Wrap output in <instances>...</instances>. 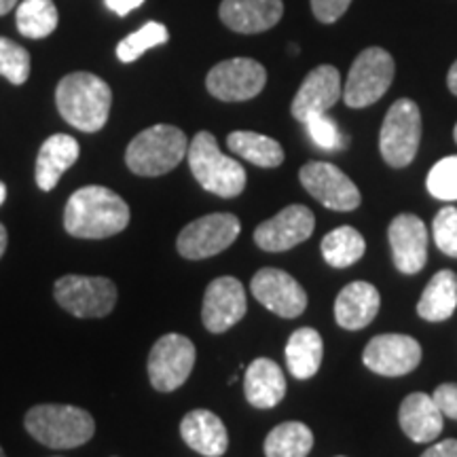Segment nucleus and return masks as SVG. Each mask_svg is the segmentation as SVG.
Instances as JSON below:
<instances>
[{
    "label": "nucleus",
    "mask_w": 457,
    "mask_h": 457,
    "mask_svg": "<svg viewBox=\"0 0 457 457\" xmlns=\"http://www.w3.org/2000/svg\"><path fill=\"white\" fill-rule=\"evenodd\" d=\"M129 225V205L111 188L89 185L74 191L64 208V227L72 237L104 239Z\"/></svg>",
    "instance_id": "nucleus-1"
},
{
    "label": "nucleus",
    "mask_w": 457,
    "mask_h": 457,
    "mask_svg": "<svg viewBox=\"0 0 457 457\" xmlns=\"http://www.w3.org/2000/svg\"><path fill=\"white\" fill-rule=\"evenodd\" d=\"M55 104L62 119L72 128L100 131L108 121L112 104V91L104 79L91 72H72L62 79L55 89Z\"/></svg>",
    "instance_id": "nucleus-2"
},
{
    "label": "nucleus",
    "mask_w": 457,
    "mask_h": 457,
    "mask_svg": "<svg viewBox=\"0 0 457 457\" xmlns=\"http://www.w3.org/2000/svg\"><path fill=\"white\" fill-rule=\"evenodd\" d=\"M26 430L49 449H77L96 434V421L72 404H37L26 413Z\"/></svg>",
    "instance_id": "nucleus-3"
},
{
    "label": "nucleus",
    "mask_w": 457,
    "mask_h": 457,
    "mask_svg": "<svg viewBox=\"0 0 457 457\" xmlns=\"http://www.w3.org/2000/svg\"><path fill=\"white\" fill-rule=\"evenodd\" d=\"M188 142L185 131L174 125H153L140 131L125 151V163L138 176L155 179L168 174L187 157Z\"/></svg>",
    "instance_id": "nucleus-4"
},
{
    "label": "nucleus",
    "mask_w": 457,
    "mask_h": 457,
    "mask_svg": "<svg viewBox=\"0 0 457 457\" xmlns=\"http://www.w3.org/2000/svg\"><path fill=\"white\" fill-rule=\"evenodd\" d=\"M188 168L205 191L231 199L245 188V170L233 157L220 153L219 142L210 131H199L187 151Z\"/></svg>",
    "instance_id": "nucleus-5"
},
{
    "label": "nucleus",
    "mask_w": 457,
    "mask_h": 457,
    "mask_svg": "<svg viewBox=\"0 0 457 457\" xmlns=\"http://www.w3.org/2000/svg\"><path fill=\"white\" fill-rule=\"evenodd\" d=\"M421 112L413 100L400 98L387 111L379 131L381 157L392 168H407L420 151Z\"/></svg>",
    "instance_id": "nucleus-6"
},
{
    "label": "nucleus",
    "mask_w": 457,
    "mask_h": 457,
    "mask_svg": "<svg viewBox=\"0 0 457 457\" xmlns=\"http://www.w3.org/2000/svg\"><path fill=\"white\" fill-rule=\"evenodd\" d=\"M394 81V57L381 47L360 54L343 85V102L350 108H367L384 98Z\"/></svg>",
    "instance_id": "nucleus-7"
},
{
    "label": "nucleus",
    "mask_w": 457,
    "mask_h": 457,
    "mask_svg": "<svg viewBox=\"0 0 457 457\" xmlns=\"http://www.w3.org/2000/svg\"><path fill=\"white\" fill-rule=\"evenodd\" d=\"M54 296L74 318H104L117 305V286L108 278L62 276L54 284Z\"/></svg>",
    "instance_id": "nucleus-8"
},
{
    "label": "nucleus",
    "mask_w": 457,
    "mask_h": 457,
    "mask_svg": "<svg viewBox=\"0 0 457 457\" xmlns=\"http://www.w3.org/2000/svg\"><path fill=\"white\" fill-rule=\"evenodd\" d=\"M195 345L188 337L170 333L157 339L148 353V379L157 392H174L187 384L195 367Z\"/></svg>",
    "instance_id": "nucleus-9"
},
{
    "label": "nucleus",
    "mask_w": 457,
    "mask_h": 457,
    "mask_svg": "<svg viewBox=\"0 0 457 457\" xmlns=\"http://www.w3.org/2000/svg\"><path fill=\"white\" fill-rule=\"evenodd\" d=\"M239 231H242V222L236 214H208L182 228L176 248H179V254L188 261L210 259L236 242Z\"/></svg>",
    "instance_id": "nucleus-10"
},
{
    "label": "nucleus",
    "mask_w": 457,
    "mask_h": 457,
    "mask_svg": "<svg viewBox=\"0 0 457 457\" xmlns=\"http://www.w3.org/2000/svg\"><path fill=\"white\" fill-rule=\"evenodd\" d=\"M267 83V71L250 57H233L216 64L205 77V87L220 102H245L261 94Z\"/></svg>",
    "instance_id": "nucleus-11"
},
{
    "label": "nucleus",
    "mask_w": 457,
    "mask_h": 457,
    "mask_svg": "<svg viewBox=\"0 0 457 457\" xmlns=\"http://www.w3.org/2000/svg\"><path fill=\"white\" fill-rule=\"evenodd\" d=\"M299 180L313 199L335 212H352L362 197L350 176L328 162H310L299 170Z\"/></svg>",
    "instance_id": "nucleus-12"
},
{
    "label": "nucleus",
    "mask_w": 457,
    "mask_h": 457,
    "mask_svg": "<svg viewBox=\"0 0 457 457\" xmlns=\"http://www.w3.org/2000/svg\"><path fill=\"white\" fill-rule=\"evenodd\" d=\"M316 216L307 205L293 204L254 228V242L265 253H286L312 237Z\"/></svg>",
    "instance_id": "nucleus-13"
},
{
    "label": "nucleus",
    "mask_w": 457,
    "mask_h": 457,
    "mask_svg": "<svg viewBox=\"0 0 457 457\" xmlns=\"http://www.w3.org/2000/svg\"><path fill=\"white\" fill-rule=\"evenodd\" d=\"M254 299L279 318H299L307 307V293L296 279L276 267L256 271L250 282Z\"/></svg>",
    "instance_id": "nucleus-14"
},
{
    "label": "nucleus",
    "mask_w": 457,
    "mask_h": 457,
    "mask_svg": "<svg viewBox=\"0 0 457 457\" xmlns=\"http://www.w3.org/2000/svg\"><path fill=\"white\" fill-rule=\"evenodd\" d=\"M362 362L369 370L384 377H400L415 370L421 362V347L409 335H377L367 343Z\"/></svg>",
    "instance_id": "nucleus-15"
},
{
    "label": "nucleus",
    "mask_w": 457,
    "mask_h": 457,
    "mask_svg": "<svg viewBox=\"0 0 457 457\" xmlns=\"http://www.w3.org/2000/svg\"><path fill=\"white\" fill-rule=\"evenodd\" d=\"M245 310H248V301H245V290L239 279L222 276L208 284L204 295L202 320L210 333L220 335L236 327L245 316Z\"/></svg>",
    "instance_id": "nucleus-16"
},
{
    "label": "nucleus",
    "mask_w": 457,
    "mask_h": 457,
    "mask_svg": "<svg viewBox=\"0 0 457 457\" xmlns=\"http://www.w3.org/2000/svg\"><path fill=\"white\" fill-rule=\"evenodd\" d=\"M394 267L404 276H415L428 262V228L415 214H398L387 228Z\"/></svg>",
    "instance_id": "nucleus-17"
},
{
    "label": "nucleus",
    "mask_w": 457,
    "mask_h": 457,
    "mask_svg": "<svg viewBox=\"0 0 457 457\" xmlns=\"http://www.w3.org/2000/svg\"><path fill=\"white\" fill-rule=\"evenodd\" d=\"M339 98H343L341 74L335 66L322 64L303 79L299 91H296L290 112L296 121L305 123L307 117L318 112H328Z\"/></svg>",
    "instance_id": "nucleus-18"
},
{
    "label": "nucleus",
    "mask_w": 457,
    "mask_h": 457,
    "mask_svg": "<svg viewBox=\"0 0 457 457\" xmlns=\"http://www.w3.org/2000/svg\"><path fill=\"white\" fill-rule=\"evenodd\" d=\"M220 21L239 34H259L271 30L282 20V0H222Z\"/></svg>",
    "instance_id": "nucleus-19"
},
{
    "label": "nucleus",
    "mask_w": 457,
    "mask_h": 457,
    "mask_svg": "<svg viewBox=\"0 0 457 457\" xmlns=\"http://www.w3.org/2000/svg\"><path fill=\"white\" fill-rule=\"evenodd\" d=\"M432 394L413 392L400 403L398 421L413 443H432L441 436L445 420Z\"/></svg>",
    "instance_id": "nucleus-20"
},
{
    "label": "nucleus",
    "mask_w": 457,
    "mask_h": 457,
    "mask_svg": "<svg viewBox=\"0 0 457 457\" xmlns=\"http://www.w3.org/2000/svg\"><path fill=\"white\" fill-rule=\"evenodd\" d=\"M180 436L188 447L204 457H222L228 449L225 424L208 409H195L182 417Z\"/></svg>",
    "instance_id": "nucleus-21"
},
{
    "label": "nucleus",
    "mask_w": 457,
    "mask_h": 457,
    "mask_svg": "<svg viewBox=\"0 0 457 457\" xmlns=\"http://www.w3.org/2000/svg\"><path fill=\"white\" fill-rule=\"evenodd\" d=\"M379 305V290L373 284L352 282L337 295L335 320L345 330H362L377 318Z\"/></svg>",
    "instance_id": "nucleus-22"
},
{
    "label": "nucleus",
    "mask_w": 457,
    "mask_h": 457,
    "mask_svg": "<svg viewBox=\"0 0 457 457\" xmlns=\"http://www.w3.org/2000/svg\"><path fill=\"white\" fill-rule=\"evenodd\" d=\"M245 400L254 409H273L286 396V377L278 362L270 358L253 360L244 375Z\"/></svg>",
    "instance_id": "nucleus-23"
},
{
    "label": "nucleus",
    "mask_w": 457,
    "mask_h": 457,
    "mask_svg": "<svg viewBox=\"0 0 457 457\" xmlns=\"http://www.w3.org/2000/svg\"><path fill=\"white\" fill-rule=\"evenodd\" d=\"M81 155V146L72 136L54 134L43 142L34 168V179L41 191H54L62 174L71 170Z\"/></svg>",
    "instance_id": "nucleus-24"
},
{
    "label": "nucleus",
    "mask_w": 457,
    "mask_h": 457,
    "mask_svg": "<svg viewBox=\"0 0 457 457\" xmlns=\"http://www.w3.org/2000/svg\"><path fill=\"white\" fill-rule=\"evenodd\" d=\"M324 341L316 328H296L286 343V364L295 379H312L322 367Z\"/></svg>",
    "instance_id": "nucleus-25"
},
{
    "label": "nucleus",
    "mask_w": 457,
    "mask_h": 457,
    "mask_svg": "<svg viewBox=\"0 0 457 457\" xmlns=\"http://www.w3.org/2000/svg\"><path fill=\"white\" fill-rule=\"evenodd\" d=\"M457 310V276L451 270L434 273L417 303V316L426 322H445Z\"/></svg>",
    "instance_id": "nucleus-26"
},
{
    "label": "nucleus",
    "mask_w": 457,
    "mask_h": 457,
    "mask_svg": "<svg viewBox=\"0 0 457 457\" xmlns=\"http://www.w3.org/2000/svg\"><path fill=\"white\" fill-rule=\"evenodd\" d=\"M228 151L259 168H278L284 162V148L278 140L256 131H231L227 138Z\"/></svg>",
    "instance_id": "nucleus-27"
},
{
    "label": "nucleus",
    "mask_w": 457,
    "mask_h": 457,
    "mask_svg": "<svg viewBox=\"0 0 457 457\" xmlns=\"http://www.w3.org/2000/svg\"><path fill=\"white\" fill-rule=\"evenodd\" d=\"M320 250L330 267L345 270L362 259L367 253V242H364L362 233L353 227H339L322 237Z\"/></svg>",
    "instance_id": "nucleus-28"
},
{
    "label": "nucleus",
    "mask_w": 457,
    "mask_h": 457,
    "mask_svg": "<svg viewBox=\"0 0 457 457\" xmlns=\"http://www.w3.org/2000/svg\"><path fill=\"white\" fill-rule=\"evenodd\" d=\"M313 447V432L301 421H284L265 438V457H307Z\"/></svg>",
    "instance_id": "nucleus-29"
},
{
    "label": "nucleus",
    "mask_w": 457,
    "mask_h": 457,
    "mask_svg": "<svg viewBox=\"0 0 457 457\" xmlns=\"http://www.w3.org/2000/svg\"><path fill=\"white\" fill-rule=\"evenodd\" d=\"M17 30L28 38H45L57 28L60 15L54 0H21L15 11Z\"/></svg>",
    "instance_id": "nucleus-30"
},
{
    "label": "nucleus",
    "mask_w": 457,
    "mask_h": 457,
    "mask_svg": "<svg viewBox=\"0 0 457 457\" xmlns=\"http://www.w3.org/2000/svg\"><path fill=\"white\" fill-rule=\"evenodd\" d=\"M170 38L168 28L159 21H148L140 28V30L131 32L129 37H125L121 43L117 45V57L123 62V64H131L138 57L146 54L148 49L159 47V45H165Z\"/></svg>",
    "instance_id": "nucleus-31"
},
{
    "label": "nucleus",
    "mask_w": 457,
    "mask_h": 457,
    "mask_svg": "<svg viewBox=\"0 0 457 457\" xmlns=\"http://www.w3.org/2000/svg\"><path fill=\"white\" fill-rule=\"evenodd\" d=\"M0 77L13 85H24L30 77V54L4 37H0Z\"/></svg>",
    "instance_id": "nucleus-32"
},
{
    "label": "nucleus",
    "mask_w": 457,
    "mask_h": 457,
    "mask_svg": "<svg viewBox=\"0 0 457 457\" xmlns=\"http://www.w3.org/2000/svg\"><path fill=\"white\" fill-rule=\"evenodd\" d=\"M432 197L443 202H457V155L445 157L430 170L426 180Z\"/></svg>",
    "instance_id": "nucleus-33"
},
{
    "label": "nucleus",
    "mask_w": 457,
    "mask_h": 457,
    "mask_svg": "<svg viewBox=\"0 0 457 457\" xmlns=\"http://www.w3.org/2000/svg\"><path fill=\"white\" fill-rule=\"evenodd\" d=\"M305 128L310 131V138L313 140V145L324 148V151H341V148L347 146V138L343 136L341 128L327 112H318L307 117Z\"/></svg>",
    "instance_id": "nucleus-34"
},
{
    "label": "nucleus",
    "mask_w": 457,
    "mask_h": 457,
    "mask_svg": "<svg viewBox=\"0 0 457 457\" xmlns=\"http://www.w3.org/2000/svg\"><path fill=\"white\" fill-rule=\"evenodd\" d=\"M432 233L436 248L451 259H457V208H441V212L434 216Z\"/></svg>",
    "instance_id": "nucleus-35"
},
{
    "label": "nucleus",
    "mask_w": 457,
    "mask_h": 457,
    "mask_svg": "<svg viewBox=\"0 0 457 457\" xmlns=\"http://www.w3.org/2000/svg\"><path fill=\"white\" fill-rule=\"evenodd\" d=\"M352 0H312V11L322 24H335L350 9Z\"/></svg>",
    "instance_id": "nucleus-36"
},
{
    "label": "nucleus",
    "mask_w": 457,
    "mask_h": 457,
    "mask_svg": "<svg viewBox=\"0 0 457 457\" xmlns=\"http://www.w3.org/2000/svg\"><path fill=\"white\" fill-rule=\"evenodd\" d=\"M432 396L436 400L438 409L443 411V415L457 421V384L438 386Z\"/></svg>",
    "instance_id": "nucleus-37"
},
{
    "label": "nucleus",
    "mask_w": 457,
    "mask_h": 457,
    "mask_svg": "<svg viewBox=\"0 0 457 457\" xmlns=\"http://www.w3.org/2000/svg\"><path fill=\"white\" fill-rule=\"evenodd\" d=\"M421 457H457V441L455 438H447V441L432 445L430 449L421 453Z\"/></svg>",
    "instance_id": "nucleus-38"
},
{
    "label": "nucleus",
    "mask_w": 457,
    "mask_h": 457,
    "mask_svg": "<svg viewBox=\"0 0 457 457\" xmlns=\"http://www.w3.org/2000/svg\"><path fill=\"white\" fill-rule=\"evenodd\" d=\"M142 3H145V0H106V7L114 11L117 15L123 17V15H128L129 11L138 9Z\"/></svg>",
    "instance_id": "nucleus-39"
},
{
    "label": "nucleus",
    "mask_w": 457,
    "mask_h": 457,
    "mask_svg": "<svg viewBox=\"0 0 457 457\" xmlns=\"http://www.w3.org/2000/svg\"><path fill=\"white\" fill-rule=\"evenodd\" d=\"M447 85L451 89V94L457 96V60L453 62V66L449 68V74H447Z\"/></svg>",
    "instance_id": "nucleus-40"
},
{
    "label": "nucleus",
    "mask_w": 457,
    "mask_h": 457,
    "mask_svg": "<svg viewBox=\"0 0 457 457\" xmlns=\"http://www.w3.org/2000/svg\"><path fill=\"white\" fill-rule=\"evenodd\" d=\"M7 242H9V236H7V228H4L3 222H0V259H3L4 250H7Z\"/></svg>",
    "instance_id": "nucleus-41"
},
{
    "label": "nucleus",
    "mask_w": 457,
    "mask_h": 457,
    "mask_svg": "<svg viewBox=\"0 0 457 457\" xmlns=\"http://www.w3.org/2000/svg\"><path fill=\"white\" fill-rule=\"evenodd\" d=\"M17 0H0V15H7L9 11H13Z\"/></svg>",
    "instance_id": "nucleus-42"
},
{
    "label": "nucleus",
    "mask_w": 457,
    "mask_h": 457,
    "mask_svg": "<svg viewBox=\"0 0 457 457\" xmlns=\"http://www.w3.org/2000/svg\"><path fill=\"white\" fill-rule=\"evenodd\" d=\"M4 199H7V187H4V182H0V205L4 204Z\"/></svg>",
    "instance_id": "nucleus-43"
},
{
    "label": "nucleus",
    "mask_w": 457,
    "mask_h": 457,
    "mask_svg": "<svg viewBox=\"0 0 457 457\" xmlns=\"http://www.w3.org/2000/svg\"><path fill=\"white\" fill-rule=\"evenodd\" d=\"M453 138H455V142H457V123H455V128H453Z\"/></svg>",
    "instance_id": "nucleus-44"
},
{
    "label": "nucleus",
    "mask_w": 457,
    "mask_h": 457,
    "mask_svg": "<svg viewBox=\"0 0 457 457\" xmlns=\"http://www.w3.org/2000/svg\"><path fill=\"white\" fill-rule=\"evenodd\" d=\"M0 457H7V455H4V451H3V447H0Z\"/></svg>",
    "instance_id": "nucleus-45"
},
{
    "label": "nucleus",
    "mask_w": 457,
    "mask_h": 457,
    "mask_svg": "<svg viewBox=\"0 0 457 457\" xmlns=\"http://www.w3.org/2000/svg\"><path fill=\"white\" fill-rule=\"evenodd\" d=\"M339 457H343V455H339Z\"/></svg>",
    "instance_id": "nucleus-46"
}]
</instances>
